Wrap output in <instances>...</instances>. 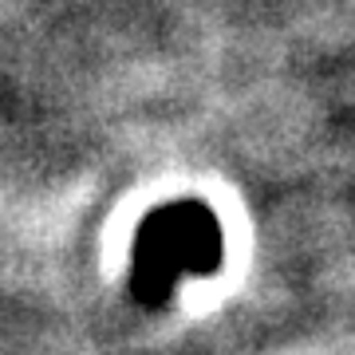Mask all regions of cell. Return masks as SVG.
Instances as JSON below:
<instances>
[{
	"mask_svg": "<svg viewBox=\"0 0 355 355\" xmlns=\"http://www.w3.org/2000/svg\"><path fill=\"white\" fill-rule=\"evenodd\" d=\"M221 241L214 214L198 202L166 205L139 229V249H135V296L146 304H158L170 288V272L193 268L182 245Z\"/></svg>",
	"mask_w": 355,
	"mask_h": 355,
	"instance_id": "1",
	"label": "cell"
}]
</instances>
